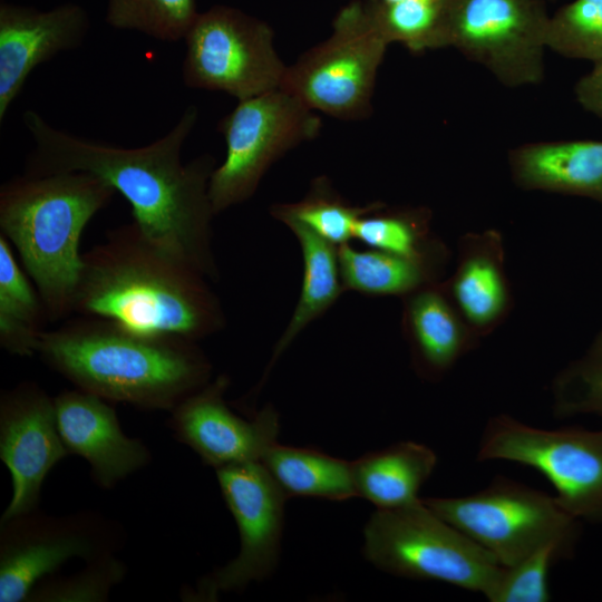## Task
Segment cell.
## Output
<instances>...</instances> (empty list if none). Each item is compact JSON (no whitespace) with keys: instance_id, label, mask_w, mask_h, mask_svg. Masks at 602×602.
Returning <instances> with one entry per match:
<instances>
[{"instance_id":"obj_37","label":"cell","mask_w":602,"mask_h":602,"mask_svg":"<svg viewBox=\"0 0 602 602\" xmlns=\"http://www.w3.org/2000/svg\"><path fill=\"white\" fill-rule=\"evenodd\" d=\"M548 1H552V0H548Z\"/></svg>"},{"instance_id":"obj_33","label":"cell","mask_w":602,"mask_h":602,"mask_svg":"<svg viewBox=\"0 0 602 602\" xmlns=\"http://www.w3.org/2000/svg\"><path fill=\"white\" fill-rule=\"evenodd\" d=\"M553 391L560 416L589 414L602 418V370L574 362L559 375Z\"/></svg>"},{"instance_id":"obj_7","label":"cell","mask_w":602,"mask_h":602,"mask_svg":"<svg viewBox=\"0 0 602 602\" xmlns=\"http://www.w3.org/2000/svg\"><path fill=\"white\" fill-rule=\"evenodd\" d=\"M421 501L503 566L552 543L573 553L580 535V521L555 497L504 477L470 495Z\"/></svg>"},{"instance_id":"obj_32","label":"cell","mask_w":602,"mask_h":602,"mask_svg":"<svg viewBox=\"0 0 602 602\" xmlns=\"http://www.w3.org/2000/svg\"><path fill=\"white\" fill-rule=\"evenodd\" d=\"M571 554L562 545L547 544L517 563L503 566L485 596L491 602H546L551 600L547 575L552 563Z\"/></svg>"},{"instance_id":"obj_22","label":"cell","mask_w":602,"mask_h":602,"mask_svg":"<svg viewBox=\"0 0 602 602\" xmlns=\"http://www.w3.org/2000/svg\"><path fill=\"white\" fill-rule=\"evenodd\" d=\"M287 226L295 235L302 252L303 278L298 303L274 347L265 376L298 334L327 312L346 291L340 273L338 246L300 224L290 223Z\"/></svg>"},{"instance_id":"obj_4","label":"cell","mask_w":602,"mask_h":602,"mask_svg":"<svg viewBox=\"0 0 602 602\" xmlns=\"http://www.w3.org/2000/svg\"><path fill=\"white\" fill-rule=\"evenodd\" d=\"M115 194L107 182L85 172L25 173L1 185L0 234L19 254L48 321L74 313L81 234Z\"/></svg>"},{"instance_id":"obj_3","label":"cell","mask_w":602,"mask_h":602,"mask_svg":"<svg viewBox=\"0 0 602 602\" xmlns=\"http://www.w3.org/2000/svg\"><path fill=\"white\" fill-rule=\"evenodd\" d=\"M74 314L194 341L225 327L207 278L148 240L132 222L81 255Z\"/></svg>"},{"instance_id":"obj_23","label":"cell","mask_w":602,"mask_h":602,"mask_svg":"<svg viewBox=\"0 0 602 602\" xmlns=\"http://www.w3.org/2000/svg\"><path fill=\"white\" fill-rule=\"evenodd\" d=\"M287 498L310 496L329 501L358 497L351 462L314 448L279 445L275 443L260 462Z\"/></svg>"},{"instance_id":"obj_21","label":"cell","mask_w":602,"mask_h":602,"mask_svg":"<svg viewBox=\"0 0 602 602\" xmlns=\"http://www.w3.org/2000/svg\"><path fill=\"white\" fill-rule=\"evenodd\" d=\"M437 465L436 453L416 441H400L351 462L358 497L377 508H395L419 501L418 492Z\"/></svg>"},{"instance_id":"obj_17","label":"cell","mask_w":602,"mask_h":602,"mask_svg":"<svg viewBox=\"0 0 602 602\" xmlns=\"http://www.w3.org/2000/svg\"><path fill=\"white\" fill-rule=\"evenodd\" d=\"M54 399L64 444L69 455L88 463L97 486L111 489L151 464L148 446L123 431L111 402L78 388Z\"/></svg>"},{"instance_id":"obj_9","label":"cell","mask_w":602,"mask_h":602,"mask_svg":"<svg viewBox=\"0 0 602 602\" xmlns=\"http://www.w3.org/2000/svg\"><path fill=\"white\" fill-rule=\"evenodd\" d=\"M477 459L536 469L553 485L554 497L567 513L602 524V429H544L498 415L483 430Z\"/></svg>"},{"instance_id":"obj_10","label":"cell","mask_w":602,"mask_h":602,"mask_svg":"<svg viewBox=\"0 0 602 602\" xmlns=\"http://www.w3.org/2000/svg\"><path fill=\"white\" fill-rule=\"evenodd\" d=\"M185 86L223 91L244 100L282 85L287 65L274 46V31L240 9L216 4L198 13L185 38Z\"/></svg>"},{"instance_id":"obj_25","label":"cell","mask_w":602,"mask_h":602,"mask_svg":"<svg viewBox=\"0 0 602 602\" xmlns=\"http://www.w3.org/2000/svg\"><path fill=\"white\" fill-rule=\"evenodd\" d=\"M344 290L372 297H401L441 281L444 269L376 249L338 246Z\"/></svg>"},{"instance_id":"obj_29","label":"cell","mask_w":602,"mask_h":602,"mask_svg":"<svg viewBox=\"0 0 602 602\" xmlns=\"http://www.w3.org/2000/svg\"><path fill=\"white\" fill-rule=\"evenodd\" d=\"M198 13L196 0H108L106 22L176 42L185 38Z\"/></svg>"},{"instance_id":"obj_14","label":"cell","mask_w":602,"mask_h":602,"mask_svg":"<svg viewBox=\"0 0 602 602\" xmlns=\"http://www.w3.org/2000/svg\"><path fill=\"white\" fill-rule=\"evenodd\" d=\"M68 456L54 397L33 381L2 391L0 459L10 473L12 495L0 520L39 508L47 475Z\"/></svg>"},{"instance_id":"obj_35","label":"cell","mask_w":602,"mask_h":602,"mask_svg":"<svg viewBox=\"0 0 602 602\" xmlns=\"http://www.w3.org/2000/svg\"><path fill=\"white\" fill-rule=\"evenodd\" d=\"M576 363L589 369L602 370V331L595 338L586 355Z\"/></svg>"},{"instance_id":"obj_26","label":"cell","mask_w":602,"mask_h":602,"mask_svg":"<svg viewBox=\"0 0 602 602\" xmlns=\"http://www.w3.org/2000/svg\"><path fill=\"white\" fill-rule=\"evenodd\" d=\"M48 321L46 308L0 234V346L17 357H32Z\"/></svg>"},{"instance_id":"obj_11","label":"cell","mask_w":602,"mask_h":602,"mask_svg":"<svg viewBox=\"0 0 602 602\" xmlns=\"http://www.w3.org/2000/svg\"><path fill=\"white\" fill-rule=\"evenodd\" d=\"M125 540L120 523L96 511L49 515L37 508L0 520V602H27L67 561L116 554Z\"/></svg>"},{"instance_id":"obj_36","label":"cell","mask_w":602,"mask_h":602,"mask_svg":"<svg viewBox=\"0 0 602 602\" xmlns=\"http://www.w3.org/2000/svg\"><path fill=\"white\" fill-rule=\"evenodd\" d=\"M381 2H398V1H405V0H376Z\"/></svg>"},{"instance_id":"obj_27","label":"cell","mask_w":602,"mask_h":602,"mask_svg":"<svg viewBox=\"0 0 602 602\" xmlns=\"http://www.w3.org/2000/svg\"><path fill=\"white\" fill-rule=\"evenodd\" d=\"M382 202L353 205L346 201L320 176L312 181L307 195L298 202L274 204L270 212L273 217L287 224L297 223L336 246L353 239L358 221L376 210Z\"/></svg>"},{"instance_id":"obj_24","label":"cell","mask_w":602,"mask_h":602,"mask_svg":"<svg viewBox=\"0 0 602 602\" xmlns=\"http://www.w3.org/2000/svg\"><path fill=\"white\" fill-rule=\"evenodd\" d=\"M353 239L367 247L426 262L445 270L449 253L431 231L427 207H388L385 203L363 215Z\"/></svg>"},{"instance_id":"obj_8","label":"cell","mask_w":602,"mask_h":602,"mask_svg":"<svg viewBox=\"0 0 602 602\" xmlns=\"http://www.w3.org/2000/svg\"><path fill=\"white\" fill-rule=\"evenodd\" d=\"M321 127L317 111L281 88L239 100L217 124L226 154L208 182L214 214L247 201L268 169L294 147L315 138Z\"/></svg>"},{"instance_id":"obj_6","label":"cell","mask_w":602,"mask_h":602,"mask_svg":"<svg viewBox=\"0 0 602 602\" xmlns=\"http://www.w3.org/2000/svg\"><path fill=\"white\" fill-rule=\"evenodd\" d=\"M388 45L365 0H352L337 12L331 35L287 67L280 88L314 111L341 120L366 119L372 114Z\"/></svg>"},{"instance_id":"obj_18","label":"cell","mask_w":602,"mask_h":602,"mask_svg":"<svg viewBox=\"0 0 602 602\" xmlns=\"http://www.w3.org/2000/svg\"><path fill=\"white\" fill-rule=\"evenodd\" d=\"M441 283L472 331L479 339L491 334L514 303L502 234L489 229L462 236L456 268Z\"/></svg>"},{"instance_id":"obj_1","label":"cell","mask_w":602,"mask_h":602,"mask_svg":"<svg viewBox=\"0 0 602 602\" xmlns=\"http://www.w3.org/2000/svg\"><path fill=\"white\" fill-rule=\"evenodd\" d=\"M197 116V108L190 105L162 138L124 148L58 129L29 109L22 114V123L35 149L25 173L85 172L100 177L126 198L133 222L148 240L207 279H216L212 245L215 214L208 197L215 159L206 154L186 164L181 161Z\"/></svg>"},{"instance_id":"obj_28","label":"cell","mask_w":602,"mask_h":602,"mask_svg":"<svg viewBox=\"0 0 602 602\" xmlns=\"http://www.w3.org/2000/svg\"><path fill=\"white\" fill-rule=\"evenodd\" d=\"M365 3L389 45L398 42L412 52L449 47L448 0H365Z\"/></svg>"},{"instance_id":"obj_31","label":"cell","mask_w":602,"mask_h":602,"mask_svg":"<svg viewBox=\"0 0 602 602\" xmlns=\"http://www.w3.org/2000/svg\"><path fill=\"white\" fill-rule=\"evenodd\" d=\"M126 573L125 563L116 554L105 555L85 562V567L76 573L42 579L27 602H105Z\"/></svg>"},{"instance_id":"obj_5","label":"cell","mask_w":602,"mask_h":602,"mask_svg":"<svg viewBox=\"0 0 602 602\" xmlns=\"http://www.w3.org/2000/svg\"><path fill=\"white\" fill-rule=\"evenodd\" d=\"M362 551L371 564L392 575L439 581L484 595L503 567L421 498L400 507L377 508L365 525Z\"/></svg>"},{"instance_id":"obj_13","label":"cell","mask_w":602,"mask_h":602,"mask_svg":"<svg viewBox=\"0 0 602 602\" xmlns=\"http://www.w3.org/2000/svg\"><path fill=\"white\" fill-rule=\"evenodd\" d=\"M222 496L240 535L239 554L203 575L182 599L216 601L219 595L268 579L275 570L288 499L260 462L237 463L215 469Z\"/></svg>"},{"instance_id":"obj_30","label":"cell","mask_w":602,"mask_h":602,"mask_svg":"<svg viewBox=\"0 0 602 602\" xmlns=\"http://www.w3.org/2000/svg\"><path fill=\"white\" fill-rule=\"evenodd\" d=\"M546 47L569 59L602 61V0H573L550 16Z\"/></svg>"},{"instance_id":"obj_19","label":"cell","mask_w":602,"mask_h":602,"mask_svg":"<svg viewBox=\"0 0 602 602\" xmlns=\"http://www.w3.org/2000/svg\"><path fill=\"white\" fill-rule=\"evenodd\" d=\"M401 324L416 372L431 381L443 378L479 341L441 281L402 298Z\"/></svg>"},{"instance_id":"obj_2","label":"cell","mask_w":602,"mask_h":602,"mask_svg":"<svg viewBox=\"0 0 602 602\" xmlns=\"http://www.w3.org/2000/svg\"><path fill=\"white\" fill-rule=\"evenodd\" d=\"M36 355L76 388L143 410L169 412L213 371L194 340L94 315L46 329Z\"/></svg>"},{"instance_id":"obj_20","label":"cell","mask_w":602,"mask_h":602,"mask_svg":"<svg viewBox=\"0 0 602 602\" xmlns=\"http://www.w3.org/2000/svg\"><path fill=\"white\" fill-rule=\"evenodd\" d=\"M514 183L542 191L590 198L602 204V140L535 142L508 152Z\"/></svg>"},{"instance_id":"obj_34","label":"cell","mask_w":602,"mask_h":602,"mask_svg":"<svg viewBox=\"0 0 602 602\" xmlns=\"http://www.w3.org/2000/svg\"><path fill=\"white\" fill-rule=\"evenodd\" d=\"M577 103L589 113L602 119V61L594 62L574 86Z\"/></svg>"},{"instance_id":"obj_16","label":"cell","mask_w":602,"mask_h":602,"mask_svg":"<svg viewBox=\"0 0 602 602\" xmlns=\"http://www.w3.org/2000/svg\"><path fill=\"white\" fill-rule=\"evenodd\" d=\"M88 30V14L76 3L41 11L1 1L0 123L30 72L58 54L80 47Z\"/></svg>"},{"instance_id":"obj_15","label":"cell","mask_w":602,"mask_h":602,"mask_svg":"<svg viewBox=\"0 0 602 602\" xmlns=\"http://www.w3.org/2000/svg\"><path fill=\"white\" fill-rule=\"evenodd\" d=\"M229 386L226 375L211 379L175 406L167 423L173 437L214 469L261 462L266 450L278 443L276 410L268 405L251 419L236 415L224 398Z\"/></svg>"},{"instance_id":"obj_12","label":"cell","mask_w":602,"mask_h":602,"mask_svg":"<svg viewBox=\"0 0 602 602\" xmlns=\"http://www.w3.org/2000/svg\"><path fill=\"white\" fill-rule=\"evenodd\" d=\"M547 0H448L449 47L511 88L545 75Z\"/></svg>"}]
</instances>
